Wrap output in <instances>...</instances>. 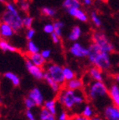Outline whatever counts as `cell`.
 <instances>
[{"mask_svg":"<svg viewBox=\"0 0 119 120\" xmlns=\"http://www.w3.org/2000/svg\"><path fill=\"white\" fill-rule=\"evenodd\" d=\"M23 103H24V106L27 109H33L34 107H36L34 102L33 101V100L28 97V96L24 98V100H23Z\"/></svg>","mask_w":119,"mask_h":120,"instance_id":"1f68e13d","label":"cell"},{"mask_svg":"<svg viewBox=\"0 0 119 120\" xmlns=\"http://www.w3.org/2000/svg\"><path fill=\"white\" fill-rule=\"evenodd\" d=\"M28 58L33 64H35V65H37V66H39V67L43 68V66L46 64L47 60L42 56L41 52H36V53L28 54Z\"/></svg>","mask_w":119,"mask_h":120,"instance_id":"9a60e30c","label":"cell"},{"mask_svg":"<svg viewBox=\"0 0 119 120\" xmlns=\"http://www.w3.org/2000/svg\"><path fill=\"white\" fill-rule=\"evenodd\" d=\"M84 86L83 81L75 77L74 79L65 82V88L72 90H81Z\"/></svg>","mask_w":119,"mask_h":120,"instance_id":"5bb4252c","label":"cell"},{"mask_svg":"<svg viewBox=\"0 0 119 120\" xmlns=\"http://www.w3.org/2000/svg\"><path fill=\"white\" fill-rule=\"evenodd\" d=\"M82 32L81 27L76 25V26L73 27V28L71 29L70 33L67 35V38L71 42H76L80 38V37L82 36Z\"/></svg>","mask_w":119,"mask_h":120,"instance_id":"d6986e66","label":"cell"},{"mask_svg":"<svg viewBox=\"0 0 119 120\" xmlns=\"http://www.w3.org/2000/svg\"><path fill=\"white\" fill-rule=\"evenodd\" d=\"M33 18L31 16H25L22 18V24H23V28H33Z\"/></svg>","mask_w":119,"mask_h":120,"instance_id":"4dcf8cb0","label":"cell"},{"mask_svg":"<svg viewBox=\"0 0 119 120\" xmlns=\"http://www.w3.org/2000/svg\"><path fill=\"white\" fill-rule=\"evenodd\" d=\"M71 17L74 18L77 20L80 21L82 22H87L88 21V17L87 13L81 9V8H69L66 10Z\"/></svg>","mask_w":119,"mask_h":120,"instance_id":"8fae6325","label":"cell"},{"mask_svg":"<svg viewBox=\"0 0 119 120\" xmlns=\"http://www.w3.org/2000/svg\"><path fill=\"white\" fill-rule=\"evenodd\" d=\"M91 20L93 24L97 27V28H100L102 26V19H101V18L99 17V15L95 11L91 13Z\"/></svg>","mask_w":119,"mask_h":120,"instance_id":"f546056e","label":"cell"},{"mask_svg":"<svg viewBox=\"0 0 119 120\" xmlns=\"http://www.w3.org/2000/svg\"><path fill=\"white\" fill-rule=\"evenodd\" d=\"M86 102V95L81 90L64 88L60 90L58 95V103L67 111L72 112L74 109L81 107Z\"/></svg>","mask_w":119,"mask_h":120,"instance_id":"6da1fadb","label":"cell"},{"mask_svg":"<svg viewBox=\"0 0 119 120\" xmlns=\"http://www.w3.org/2000/svg\"><path fill=\"white\" fill-rule=\"evenodd\" d=\"M28 97L31 98L35 103L36 107H42L44 103V96L42 90L39 88H33L29 91L28 94Z\"/></svg>","mask_w":119,"mask_h":120,"instance_id":"30bf717a","label":"cell"},{"mask_svg":"<svg viewBox=\"0 0 119 120\" xmlns=\"http://www.w3.org/2000/svg\"><path fill=\"white\" fill-rule=\"evenodd\" d=\"M81 114L88 118H92L93 116H95L94 108L91 104H85L81 110Z\"/></svg>","mask_w":119,"mask_h":120,"instance_id":"7402d4cb","label":"cell"},{"mask_svg":"<svg viewBox=\"0 0 119 120\" xmlns=\"http://www.w3.org/2000/svg\"><path fill=\"white\" fill-rule=\"evenodd\" d=\"M0 50L4 52H15L18 51V49L14 45L11 44L5 38H0Z\"/></svg>","mask_w":119,"mask_h":120,"instance_id":"ac0fdd59","label":"cell"},{"mask_svg":"<svg viewBox=\"0 0 119 120\" xmlns=\"http://www.w3.org/2000/svg\"><path fill=\"white\" fill-rule=\"evenodd\" d=\"M87 98L90 101L98 102L105 100L108 96V88L103 81H93L86 91Z\"/></svg>","mask_w":119,"mask_h":120,"instance_id":"277c9868","label":"cell"},{"mask_svg":"<svg viewBox=\"0 0 119 120\" xmlns=\"http://www.w3.org/2000/svg\"><path fill=\"white\" fill-rule=\"evenodd\" d=\"M41 54L43 58H45L46 60H48V58H51V55H52V51L50 49H44V50L41 51Z\"/></svg>","mask_w":119,"mask_h":120,"instance_id":"74e56055","label":"cell"},{"mask_svg":"<svg viewBox=\"0 0 119 120\" xmlns=\"http://www.w3.org/2000/svg\"><path fill=\"white\" fill-rule=\"evenodd\" d=\"M72 120H91V118H87V117L83 116L82 114H76L73 117Z\"/></svg>","mask_w":119,"mask_h":120,"instance_id":"f35d334b","label":"cell"},{"mask_svg":"<svg viewBox=\"0 0 119 120\" xmlns=\"http://www.w3.org/2000/svg\"><path fill=\"white\" fill-rule=\"evenodd\" d=\"M40 12H41L42 15H43V16H45L47 18H50V19L55 17V15L57 13V10L51 7H43L41 8V10H40Z\"/></svg>","mask_w":119,"mask_h":120,"instance_id":"d4e9b609","label":"cell"},{"mask_svg":"<svg viewBox=\"0 0 119 120\" xmlns=\"http://www.w3.org/2000/svg\"><path fill=\"white\" fill-rule=\"evenodd\" d=\"M14 33L16 32L9 24L0 21V37L2 38H10L13 36Z\"/></svg>","mask_w":119,"mask_h":120,"instance_id":"4fadbf2b","label":"cell"},{"mask_svg":"<svg viewBox=\"0 0 119 120\" xmlns=\"http://www.w3.org/2000/svg\"><path fill=\"white\" fill-rule=\"evenodd\" d=\"M46 73L52 78V79L56 81L57 82L60 83L61 85L65 84V79L63 76V67L60 66L57 64H47Z\"/></svg>","mask_w":119,"mask_h":120,"instance_id":"8992f818","label":"cell"},{"mask_svg":"<svg viewBox=\"0 0 119 120\" xmlns=\"http://www.w3.org/2000/svg\"><path fill=\"white\" fill-rule=\"evenodd\" d=\"M69 119V115L67 110L61 111L59 112V114L58 116V120H68Z\"/></svg>","mask_w":119,"mask_h":120,"instance_id":"e575fe53","label":"cell"},{"mask_svg":"<svg viewBox=\"0 0 119 120\" xmlns=\"http://www.w3.org/2000/svg\"><path fill=\"white\" fill-rule=\"evenodd\" d=\"M22 18L19 11V8L14 3L7 2L5 4V10L0 16V21L9 24L15 32L22 29Z\"/></svg>","mask_w":119,"mask_h":120,"instance_id":"3957f363","label":"cell"},{"mask_svg":"<svg viewBox=\"0 0 119 120\" xmlns=\"http://www.w3.org/2000/svg\"><path fill=\"white\" fill-rule=\"evenodd\" d=\"M88 75L93 81H103V79H104L102 70L100 69L99 68L95 67V66H93L88 70Z\"/></svg>","mask_w":119,"mask_h":120,"instance_id":"2e32d148","label":"cell"},{"mask_svg":"<svg viewBox=\"0 0 119 120\" xmlns=\"http://www.w3.org/2000/svg\"><path fill=\"white\" fill-rule=\"evenodd\" d=\"M18 8L21 12L28 13L30 8V3L28 0H20L18 1Z\"/></svg>","mask_w":119,"mask_h":120,"instance_id":"4316f807","label":"cell"},{"mask_svg":"<svg viewBox=\"0 0 119 120\" xmlns=\"http://www.w3.org/2000/svg\"><path fill=\"white\" fill-rule=\"evenodd\" d=\"M63 8L65 10L73 8H81L80 0H64L63 3Z\"/></svg>","mask_w":119,"mask_h":120,"instance_id":"cb8c5ba5","label":"cell"},{"mask_svg":"<svg viewBox=\"0 0 119 120\" xmlns=\"http://www.w3.org/2000/svg\"><path fill=\"white\" fill-rule=\"evenodd\" d=\"M92 40H93V43L98 45L102 50L108 53H112L115 49L113 43L110 41L104 33L100 32V31L94 32L92 35Z\"/></svg>","mask_w":119,"mask_h":120,"instance_id":"5b68a950","label":"cell"},{"mask_svg":"<svg viewBox=\"0 0 119 120\" xmlns=\"http://www.w3.org/2000/svg\"><path fill=\"white\" fill-rule=\"evenodd\" d=\"M43 79H44L45 82L48 83V85L50 87V88L52 89V92L53 93H59L60 92V90H61V84L58 83V82H57L54 79H52V78L46 73V72H45Z\"/></svg>","mask_w":119,"mask_h":120,"instance_id":"e0dca14e","label":"cell"},{"mask_svg":"<svg viewBox=\"0 0 119 120\" xmlns=\"http://www.w3.org/2000/svg\"><path fill=\"white\" fill-rule=\"evenodd\" d=\"M25 116H26V118L28 120H37L32 109H27L26 112H25Z\"/></svg>","mask_w":119,"mask_h":120,"instance_id":"d590c367","label":"cell"},{"mask_svg":"<svg viewBox=\"0 0 119 120\" xmlns=\"http://www.w3.org/2000/svg\"><path fill=\"white\" fill-rule=\"evenodd\" d=\"M0 4H6L5 0H0Z\"/></svg>","mask_w":119,"mask_h":120,"instance_id":"7bdbcfd3","label":"cell"},{"mask_svg":"<svg viewBox=\"0 0 119 120\" xmlns=\"http://www.w3.org/2000/svg\"><path fill=\"white\" fill-rule=\"evenodd\" d=\"M43 32L45 34H51L54 32V26H53V23H51V22H48V23H46V24L43 26Z\"/></svg>","mask_w":119,"mask_h":120,"instance_id":"d6a6232c","label":"cell"},{"mask_svg":"<svg viewBox=\"0 0 119 120\" xmlns=\"http://www.w3.org/2000/svg\"><path fill=\"white\" fill-rule=\"evenodd\" d=\"M36 34V31L34 28H27L26 31V34H25V37H26L27 40H33V39L34 36Z\"/></svg>","mask_w":119,"mask_h":120,"instance_id":"836d02e7","label":"cell"},{"mask_svg":"<svg viewBox=\"0 0 119 120\" xmlns=\"http://www.w3.org/2000/svg\"><path fill=\"white\" fill-rule=\"evenodd\" d=\"M91 120H105V119L102 118V117H100V116H93V118H91Z\"/></svg>","mask_w":119,"mask_h":120,"instance_id":"60d3db41","label":"cell"},{"mask_svg":"<svg viewBox=\"0 0 119 120\" xmlns=\"http://www.w3.org/2000/svg\"><path fill=\"white\" fill-rule=\"evenodd\" d=\"M26 49H27V52H28V54L36 53V52H40V49H39L38 46L34 43L33 40H28V43H27Z\"/></svg>","mask_w":119,"mask_h":120,"instance_id":"484cf974","label":"cell"},{"mask_svg":"<svg viewBox=\"0 0 119 120\" xmlns=\"http://www.w3.org/2000/svg\"><path fill=\"white\" fill-rule=\"evenodd\" d=\"M25 67H26L28 72L30 73L32 77L34 78L37 80H42L44 78L45 72L43 71V68L33 64L28 58L25 61Z\"/></svg>","mask_w":119,"mask_h":120,"instance_id":"52a82bcc","label":"cell"},{"mask_svg":"<svg viewBox=\"0 0 119 120\" xmlns=\"http://www.w3.org/2000/svg\"><path fill=\"white\" fill-rule=\"evenodd\" d=\"M4 78L9 81L13 87H19L21 83L20 78L16 73H13V72H6V73H4Z\"/></svg>","mask_w":119,"mask_h":120,"instance_id":"ffe728a7","label":"cell"},{"mask_svg":"<svg viewBox=\"0 0 119 120\" xmlns=\"http://www.w3.org/2000/svg\"><path fill=\"white\" fill-rule=\"evenodd\" d=\"M53 26H54V33L56 34H58V36H60V37H62L63 36V28L65 26L64 22L63 21H55L53 22Z\"/></svg>","mask_w":119,"mask_h":120,"instance_id":"f1b7e54d","label":"cell"},{"mask_svg":"<svg viewBox=\"0 0 119 120\" xmlns=\"http://www.w3.org/2000/svg\"><path fill=\"white\" fill-rule=\"evenodd\" d=\"M103 117L105 120H119V108L113 103L106 105L103 109Z\"/></svg>","mask_w":119,"mask_h":120,"instance_id":"9c48e42d","label":"cell"},{"mask_svg":"<svg viewBox=\"0 0 119 120\" xmlns=\"http://www.w3.org/2000/svg\"><path fill=\"white\" fill-rule=\"evenodd\" d=\"M108 96L111 101L119 108V85L112 83L108 88Z\"/></svg>","mask_w":119,"mask_h":120,"instance_id":"7c38bea8","label":"cell"},{"mask_svg":"<svg viewBox=\"0 0 119 120\" xmlns=\"http://www.w3.org/2000/svg\"><path fill=\"white\" fill-rule=\"evenodd\" d=\"M39 119L40 120H57L56 115L52 114L48 110H47L45 108L40 110L39 112Z\"/></svg>","mask_w":119,"mask_h":120,"instance_id":"603a6c76","label":"cell"},{"mask_svg":"<svg viewBox=\"0 0 119 120\" xmlns=\"http://www.w3.org/2000/svg\"><path fill=\"white\" fill-rule=\"evenodd\" d=\"M88 48L89 52L87 58L93 66L99 68L102 71L108 70L112 67L110 53L102 50L98 45L94 43H92Z\"/></svg>","mask_w":119,"mask_h":120,"instance_id":"7a4b0ae2","label":"cell"},{"mask_svg":"<svg viewBox=\"0 0 119 120\" xmlns=\"http://www.w3.org/2000/svg\"><path fill=\"white\" fill-rule=\"evenodd\" d=\"M43 107L48 110L52 114L57 115L58 113V101L55 99H48L44 101Z\"/></svg>","mask_w":119,"mask_h":120,"instance_id":"44dd1931","label":"cell"},{"mask_svg":"<svg viewBox=\"0 0 119 120\" xmlns=\"http://www.w3.org/2000/svg\"><path fill=\"white\" fill-rule=\"evenodd\" d=\"M50 36H51V39H52V43H55V44L60 43V42H61V37H60V36H58V34H56L54 32L52 33V34H51Z\"/></svg>","mask_w":119,"mask_h":120,"instance_id":"8d00e7d4","label":"cell"},{"mask_svg":"<svg viewBox=\"0 0 119 120\" xmlns=\"http://www.w3.org/2000/svg\"><path fill=\"white\" fill-rule=\"evenodd\" d=\"M17 1H20V0H17Z\"/></svg>","mask_w":119,"mask_h":120,"instance_id":"f6af8a7d","label":"cell"},{"mask_svg":"<svg viewBox=\"0 0 119 120\" xmlns=\"http://www.w3.org/2000/svg\"><path fill=\"white\" fill-rule=\"evenodd\" d=\"M2 103V97H1V94H0V104Z\"/></svg>","mask_w":119,"mask_h":120,"instance_id":"ee69618b","label":"cell"},{"mask_svg":"<svg viewBox=\"0 0 119 120\" xmlns=\"http://www.w3.org/2000/svg\"><path fill=\"white\" fill-rule=\"evenodd\" d=\"M115 80H116V82H117V83H119V74L116 75V77H115Z\"/></svg>","mask_w":119,"mask_h":120,"instance_id":"b9f144b4","label":"cell"},{"mask_svg":"<svg viewBox=\"0 0 119 120\" xmlns=\"http://www.w3.org/2000/svg\"><path fill=\"white\" fill-rule=\"evenodd\" d=\"M63 76L65 81H68L76 77L75 72L69 67H63Z\"/></svg>","mask_w":119,"mask_h":120,"instance_id":"83f0119b","label":"cell"},{"mask_svg":"<svg viewBox=\"0 0 119 120\" xmlns=\"http://www.w3.org/2000/svg\"><path fill=\"white\" fill-rule=\"evenodd\" d=\"M88 48L84 47L81 43L75 42L71 45L69 48V52L72 56L77 58H87L88 55Z\"/></svg>","mask_w":119,"mask_h":120,"instance_id":"ba28073f","label":"cell"},{"mask_svg":"<svg viewBox=\"0 0 119 120\" xmlns=\"http://www.w3.org/2000/svg\"><path fill=\"white\" fill-rule=\"evenodd\" d=\"M82 4L85 6H90L93 4V0H82Z\"/></svg>","mask_w":119,"mask_h":120,"instance_id":"ab89813d","label":"cell"}]
</instances>
